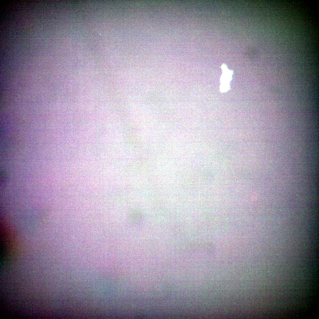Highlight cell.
I'll return each instance as SVG.
<instances>
[{"mask_svg":"<svg viewBox=\"0 0 319 319\" xmlns=\"http://www.w3.org/2000/svg\"><path fill=\"white\" fill-rule=\"evenodd\" d=\"M221 67L222 73L220 79V90L221 92L224 93L230 89V83L232 79L233 72L232 70L228 69L227 65L224 64L222 65Z\"/></svg>","mask_w":319,"mask_h":319,"instance_id":"1","label":"cell"}]
</instances>
